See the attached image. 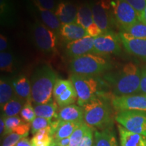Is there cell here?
<instances>
[{"label": "cell", "instance_id": "cell-1", "mask_svg": "<svg viewBox=\"0 0 146 146\" xmlns=\"http://www.w3.org/2000/svg\"><path fill=\"white\" fill-rule=\"evenodd\" d=\"M58 76L50 66L44 65L35 70L31 78V100L35 105L53 101V91Z\"/></svg>", "mask_w": 146, "mask_h": 146}, {"label": "cell", "instance_id": "cell-2", "mask_svg": "<svg viewBox=\"0 0 146 146\" xmlns=\"http://www.w3.org/2000/svg\"><path fill=\"white\" fill-rule=\"evenodd\" d=\"M82 108L87 125L100 130L112 128V109L105 97L97 98Z\"/></svg>", "mask_w": 146, "mask_h": 146}, {"label": "cell", "instance_id": "cell-3", "mask_svg": "<svg viewBox=\"0 0 146 146\" xmlns=\"http://www.w3.org/2000/svg\"><path fill=\"white\" fill-rule=\"evenodd\" d=\"M141 76V72L137 66L133 62L126 64L117 75L109 78L114 96H129L139 92Z\"/></svg>", "mask_w": 146, "mask_h": 146}, {"label": "cell", "instance_id": "cell-4", "mask_svg": "<svg viewBox=\"0 0 146 146\" xmlns=\"http://www.w3.org/2000/svg\"><path fill=\"white\" fill-rule=\"evenodd\" d=\"M70 80L77 94V103L80 106L97 98L105 96L102 85L94 76L72 74Z\"/></svg>", "mask_w": 146, "mask_h": 146}, {"label": "cell", "instance_id": "cell-5", "mask_svg": "<svg viewBox=\"0 0 146 146\" xmlns=\"http://www.w3.org/2000/svg\"><path fill=\"white\" fill-rule=\"evenodd\" d=\"M73 74L94 76L111 68V64L102 56L87 54L72 59L70 64Z\"/></svg>", "mask_w": 146, "mask_h": 146}, {"label": "cell", "instance_id": "cell-6", "mask_svg": "<svg viewBox=\"0 0 146 146\" xmlns=\"http://www.w3.org/2000/svg\"><path fill=\"white\" fill-rule=\"evenodd\" d=\"M115 120L127 130L146 137V112L133 110L118 112Z\"/></svg>", "mask_w": 146, "mask_h": 146}, {"label": "cell", "instance_id": "cell-7", "mask_svg": "<svg viewBox=\"0 0 146 146\" xmlns=\"http://www.w3.org/2000/svg\"><path fill=\"white\" fill-rule=\"evenodd\" d=\"M120 43L122 42L119 35H118L112 31L103 33L95 38L93 53L102 56L118 54L121 51Z\"/></svg>", "mask_w": 146, "mask_h": 146}, {"label": "cell", "instance_id": "cell-8", "mask_svg": "<svg viewBox=\"0 0 146 146\" xmlns=\"http://www.w3.org/2000/svg\"><path fill=\"white\" fill-rule=\"evenodd\" d=\"M53 97L58 106L73 104L77 100V94L71 80L58 78L55 83Z\"/></svg>", "mask_w": 146, "mask_h": 146}, {"label": "cell", "instance_id": "cell-9", "mask_svg": "<svg viewBox=\"0 0 146 146\" xmlns=\"http://www.w3.org/2000/svg\"><path fill=\"white\" fill-rule=\"evenodd\" d=\"M33 36L36 46L43 52L45 54H52L56 50V34L44 24L39 22L35 24Z\"/></svg>", "mask_w": 146, "mask_h": 146}, {"label": "cell", "instance_id": "cell-10", "mask_svg": "<svg viewBox=\"0 0 146 146\" xmlns=\"http://www.w3.org/2000/svg\"><path fill=\"white\" fill-rule=\"evenodd\" d=\"M111 104L118 112L127 110L146 112V95L133 94L124 96H114Z\"/></svg>", "mask_w": 146, "mask_h": 146}, {"label": "cell", "instance_id": "cell-11", "mask_svg": "<svg viewBox=\"0 0 146 146\" xmlns=\"http://www.w3.org/2000/svg\"><path fill=\"white\" fill-rule=\"evenodd\" d=\"M112 5L115 18L122 29L141 22L136 11L126 0H116Z\"/></svg>", "mask_w": 146, "mask_h": 146}, {"label": "cell", "instance_id": "cell-12", "mask_svg": "<svg viewBox=\"0 0 146 146\" xmlns=\"http://www.w3.org/2000/svg\"><path fill=\"white\" fill-rule=\"evenodd\" d=\"M119 36L128 52L146 61V39H138L123 31L120 33Z\"/></svg>", "mask_w": 146, "mask_h": 146}, {"label": "cell", "instance_id": "cell-13", "mask_svg": "<svg viewBox=\"0 0 146 146\" xmlns=\"http://www.w3.org/2000/svg\"><path fill=\"white\" fill-rule=\"evenodd\" d=\"M94 40L95 38L86 35L81 39L68 42L66 46V52L69 57L73 59L83 55L91 54L94 51Z\"/></svg>", "mask_w": 146, "mask_h": 146}, {"label": "cell", "instance_id": "cell-14", "mask_svg": "<svg viewBox=\"0 0 146 146\" xmlns=\"http://www.w3.org/2000/svg\"><path fill=\"white\" fill-rule=\"evenodd\" d=\"M120 146H146V137L131 132L118 125Z\"/></svg>", "mask_w": 146, "mask_h": 146}, {"label": "cell", "instance_id": "cell-15", "mask_svg": "<svg viewBox=\"0 0 146 146\" xmlns=\"http://www.w3.org/2000/svg\"><path fill=\"white\" fill-rule=\"evenodd\" d=\"M78 9L69 1H62L58 4L56 13L62 25L75 23Z\"/></svg>", "mask_w": 146, "mask_h": 146}, {"label": "cell", "instance_id": "cell-16", "mask_svg": "<svg viewBox=\"0 0 146 146\" xmlns=\"http://www.w3.org/2000/svg\"><path fill=\"white\" fill-rule=\"evenodd\" d=\"M59 33L61 37L68 42L76 41L87 35L86 29L76 22L62 25Z\"/></svg>", "mask_w": 146, "mask_h": 146}, {"label": "cell", "instance_id": "cell-17", "mask_svg": "<svg viewBox=\"0 0 146 146\" xmlns=\"http://www.w3.org/2000/svg\"><path fill=\"white\" fill-rule=\"evenodd\" d=\"M91 9L94 23H96L104 33L110 31L112 23L108 10L104 8L100 3L94 4Z\"/></svg>", "mask_w": 146, "mask_h": 146}, {"label": "cell", "instance_id": "cell-18", "mask_svg": "<svg viewBox=\"0 0 146 146\" xmlns=\"http://www.w3.org/2000/svg\"><path fill=\"white\" fill-rule=\"evenodd\" d=\"M16 96L25 102H32L31 83L25 75L18 76L12 80Z\"/></svg>", "mask_w": 146, "mask_h": 146}, {"label": "cell", "instance_id": "cell-19", "mask_svg": "<svg viewBox=\"0 0 146 146\" xmlns=\"http://www.w3.org/2000/svg\"><path fill=\"white\" fill-rule=\"evenodd\" d=\"M58 119L67 122L83 121V108L75 104H71L61 108L58 112Z\"/></svg>", "mask_w": 146, "mask_h": 146}, {"label": "cell", "instance_id": "cell-20", "mask_svg": "<svg viewBox=\"0 0 146 146\" xmlns=\"http://www.w3.org/2000/svg\"><path fill=\"white\" fill-rule=\"evenodd\" d=\"M93 146H118L116 134L112 128L95 130Z\"/></svg>", "mask_w": 146, "mask_h": 146}, {"label": "cell", "instance_id": "cell-21", "mask_svg": "<svg viewBox=\"0 0 146 146\" xmlns=\"http://www.w3.org/2000/svg\"><path fill=\"white\" fill-rule=\"evenodd\" d=\"M35 5L37 9L42 21L45 26L50 28L54 32L60 31V27L62 26L61 23L54 11L47 10L38 5Z\"/></svg>", "mask_w": 146, "mask_h": 146}, {"label": "cell", "instance_id": "cell-22", "mask_svg": "<svg viewBox=\"0 0 146 146\" xmlns=\"http://www.w3.org/2000/svg\"><path fill=\"white\" fill-rule=\"evenodd\" d=\"M83 121H74V122H67L60 120L59 125L58 126L56 132L54 133V141L61 139L70 137L73 132L76 130L77 127H79Z\"/></svg>", "mask_w": 146, "mask_h": 146}, {"label": "cell", "instance_id": "cell-23", "mask_svg": "<svg viewBox=\"0 0 146 146\" xmlns=\"http://www.w3.org/2000/svg\"><path fill=\"white\" fill-rule=\"evenodd\" d=\"M26 102L23 100L15 96L7 102L2 108H1V112L5 118L11 117V116H18V114H21V112L23 109L24 105L25 104Z\"/></svg>", "mask_w": 146, "mask_h": 146}, {"label": "cell", "instance_id": "cell-24", "mask_svg": "<svg viewBox=\"0 0 146 146\" xmlns=\"http://www.w3.org/2000/svg\"><path fill=\"white\" fill-rule=\"evenodd\" d=\"M58 104L56 102H51L50 103L44 104L35 105L34 110L36 116L38 117H42L52 120L53 118L58 119L57 110Z\"/></svg>", "mask_w": 146, "mask_h": 146}, {"label": "cell", "instance_id": "cell-25", "mask_svg": "<svg viewBox=\"0 0 146 146\" xmlns=\"http://www.w3.org/2000/svg\"><path fill=\"white\" fill-rule=\"evenodd\" d=\"M16 96L13 83L9 78H1L0 80V106L2 108L7 102Z\"/></svg>", "mask_w": 146, "mask_h": 146}, {"label": "cell", "instance_id": "cell-26", "mask_svg": "<svg viewBox=\"0 0 146 146\" xmlns=\"http://www.w3.org/2000/svg\"><path fill=\"white\" fill-rule=\"evenodd\" d=\"M54 133L51 127L38 131L31 140L33 146H50L54 141Z\"/></svg>", "mask_w": 146, "mask_h": 146}, {"label": "cell", "instance_id": "cell-27", "mask_svg": "<svg viewBox=\"0 0 146 146\" xmlns=\"http://www.w3.org/2000/svg\"><path fill=\"white\" fill-rule=\"evenodd\" d=\"M76 23L85 29H87L91 25L94 23L92 9L88 4H82L78 8Z\"/></svg>", "mask_w": 146, "mask_h": 146}, {"label": "cell", "instance_id": "cell-28", "mask_svg": "<svg viewBox=\"0 0 146 146\" xmlns=\"http://www.w3.org/2000/svg\"><path fill=\"white\" fill-rule=\"evenodd\" d=\"M123 32L138 39H146V25L138 22L131 26L122 29Z\"/></svg>", "mask_w": 146, "mask_h": 146}, {"label": "cell", "instance_id": "cell-29", "mask_svg": "<svg viewBox=\"0 0 146 146\" xmlns=\"http://www.w3.org/2000/svg\"><path fill=\"white\" fill-rule=\"evenodd\" d=\"M0 68L3 72H13L14 70V57L11 53L8 52L0 53Z\"/></svg>", "mask_w": 146, "mask_h": 146}, {"label": "cell", "instance_id": "cell-30", "mask_svg": "<svg viewBox=\"0 0 146 146\" xmlns=\"http://www.w3.org/2000/svg\"><path fill=\"white\" fill-rule=\"evenodd\" d=\"M89 125L84 122L79 127L76 128V130L70 137V145L69 146H78L80 142L81 141Z\"/></svg>", "mask_w": 146, "mask_h": 146}, {"label": "cell", "instance_id": "cell-31", "mask_svg": "<svg viewBox=\"0 0 146 146\" xmlns=\"http://www.w3.org/2000/svg\"><path fill=\"white\" fill-rule=\"evenodd\" d=\"M52 120L51 119H47V118L36 116L33 120V121L31 123V133L33 135H35L38 131L41 130V129L50 127Z\"/></svg>", "mask_w": 146, "mask_h": 146}, {"label": "cell", "instance_id": "cell-32", "mask_svg": "<svg viewBox=\"0 0 146 146\" xmlns=\"http://www.w3.org/2000/svg\"><path fill=\"white\" fill-rule=\"evenodd\" d=\"M25 120H22V118L18 116L5 118V130L3 137H5L8 135L10 134V133H12L15 128L21 125V124L25 123Z\"/></svg>", "mask_w": 146, "mask_h": 146}, {"label": "cell", "instance_id": "cell-33", "mask_svg": "<svg viewBox=\"0 0 146 146\" xmlns=\"http://www.w3.org/2000/svg\"><path fill=\"white\" fill-rule=\"evenodd\" d=\"M31 102H27L21 112V116L23 120L29 123H31L36 117L34 107L32 106Z\"/></svg>", "mask_w": 146, "mask_h": 146}, {"label": "cell", "instance_id": "cell-34", "mask_svg": "<svg viewBox=\"0 0 146 146\" xmlns=\"http://www.w3.org/2000/svg\"><path fill=\"white\" fill-rule=\"evenodd\" d=\"M24 137H27L17 134V133H10L4 137L1 146H15L18 142Z\"/></svg>", "mask_w": 146, "mask_h": 146}, {"label": "cell", "instance_id": "cell-35", "mask_svg": "<svg viewBox=\"0 0 146 146\" xmlns=\"http://www.w3.org/2000/svg\"><path fill=\"white\" fill-rule=\"evenodd\" d=\"M94 131L93 127L89 126L78 146H93L94 141Z\"/></svg>", "mask_w": 146, "mask_h": 146}, {"label": "cell", "instance_id": "cell-36", "mask_svg": "<svg viewBox=\"0 0 146 146\" xmlns=\"http://www.w3.org/2000/svg\"><path fill=\"white\" fill-rule=\"evenodd\" d=\"M126 1L135 9L141 21L142 14L146 6V0H126Z\"/></svg>", "mask_w": 146, "mask_h": 146}, {"label": "cell", "instance_id": "cell-37", "mask_svg": "<svg viewBox=\"0 0 146 146\" xmlns=\"http://www.w3.org/2000/svg\"><path fill=\"white\" fill-rule=\"evenodd\" d=\"M30 129H31V123L25 122V123L21 124V125H19L18 127L15 128V129L13 130V131H12V133H17V134L21 135L27 137L29 135Z\"/></svg>", "mask_w": 146, "mask_h": 146}, {"label": "cell", "instance_id": "cell-38", "mask_svg": "<svg viewBox=\"0 0 146 146\" xmlns=\"http://www.w3.org/2000/svg\"><path fill=\"white\" fill-rule=\"evenodd\" d=\"M35 5H38L47 10L54 11L55 7L54 0H33Z\"/></svg>", "mask_w": 146, "mask_h": 146}, {"label": "cell", "instance_id": "cell-39", "mask_svg": "<svg viewBox=\"0 0 146 146\" xmlns=\"http://www.w3.org/2000/svg\"><path fill=\"white\" fill-rule=\"evenodd\" d=\"M86 31L87 35L92 36V37L94 38H96L97 36H100V35H102L104 33L101 30V29H100L96 23H93L92 25H91L90 26L86 29Z\"/></svg>", "mask_w": 146, "mask_h": 146}, {"label": "cell", "instance_id": "cell-40", "mask_svg": "<svg viewBox=\"0 0 146 146\" xmlns=\"http://www.w3.org/2000/svg\"><path fill=\"white\" fill-rule=\"evenodd\" d=\"M142 94L146 95V68L141 71V82H140L139 91Z\"/></svg>", "mask_w": 146, "mask_h": 146}, {"label": "cell", "instance_id": "cell-41", "mask_svg": "<svg viewBox=\"0 0 146 146\" xmlns=\"http://www.w3.org/2000/svg\"><path fill=\"white\" fill-rule=\"evenodd\" d=\"M8 48V39L3 35H0V52H5Z\"/></svg>", "mask_w": 146, "mask_h": 146}, {"label": "cell", "instance_id": "cell-42", "mask_svg": "<svg viewBox=\"0 0 146 146\" xmlns=\"http://www.w3.org/2000/svg\"><path fill=\"white\" fill-rule=\"evenodd\" d=\"M58 146H69L70 145V137L61 139L54 141Z\"/></svg>", "mask_w": 146, "mask_h": 146}, {"label": "cell", "instance_id": "cell-43", "mask_svg": "<svg viewBox=\"0 0 146 146\" xmlns=\"http://www.w3.org/2000/svg\"><path fill=\"white\" fill-rule=\"evenodd\" d=\"M15 146H33L31 141L28 138L24 137L18 142Z\"/></svg>", "mask_w": 146, "mask_h": 146}, {"label": "cell", "instance_id": "cell-44", "mask_svg": "<svg viewBox=\"0 0 146 146\" xmlns=\"http://www.w3.org/2000/svg\"><path fill=\"white\" fill-rule=\"evenodd\" d=\"M5 130V117L3 115H1V119H0V134L2 137L4 135Z\"/></svg>", "mask_w": 146, "mask_h": 146}, {"label": "cell", "instance_id": "cell-45", "mask_svg": "<svg viewBox=\"0 0 146 146\" xmlns=\"http://www.w3.org/2000/svg\"><path fill=\"white\" fill-rule=\"evenodd\" d=\"M141 22L146 25V6L145 8V10L143 11V13L142 14V16L141 18Z\"/></svg>", "mask_w": 146, "mask_h": 146}, {"label": "cell", "instance_id": "cell-46", "mask_svg": "<svg viewBox=\"0 0 146 146\" xmlns=\"http://www.w3.org/2000/svg\"><path fill=\"white\" fill-rule=\"evenodd\" d=\"M50 146H58V145L56 144V143H55L54 141H53V143H52V145H51Z\"/></svg>", "mask_w": 146, "mask_h": 146}]
</instances>
